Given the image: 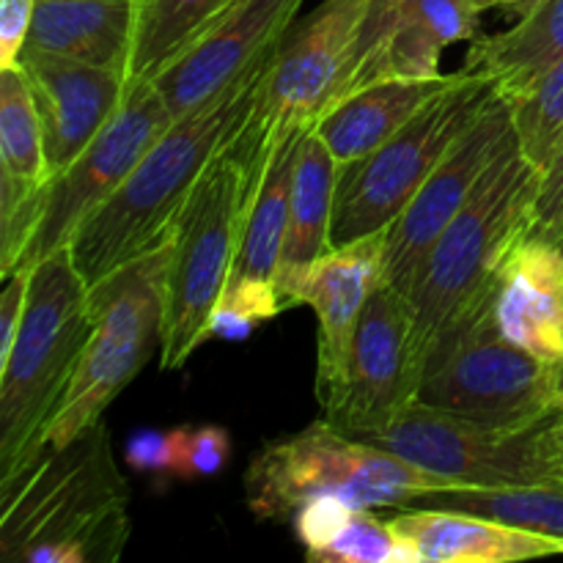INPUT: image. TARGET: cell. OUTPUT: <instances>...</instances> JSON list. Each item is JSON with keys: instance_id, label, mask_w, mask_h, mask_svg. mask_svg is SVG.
I'll return each instance as SVG.
<instances>
[{"instance_id": "obj_7", "label": "cell", "mask_w": 563, "mask_h": 563, "mask_svg": "<svg viewBox=\"0 0 563 563\" xmlns=\"http://www.w3.org/2000/svg\"><path fill=\"white\" fill-rule=\"evenodd\" d=\"M168 267L170 240L88 286L91 339L58 412L44 429L42 451L60 449L102 421L110 401L163 350Z\"/></svg>"}, {"instance_id": "obj_20", "label": "cell", "mask_w": 563, "mask_h": 563, "mask_svg": "<svg viewBox=\"0 0 563 563\" xmlns=\"http://www.w3.org/2000/svg\"><path fill=\"white\" fill-rule=\"evenodd\" d=\"M498 5L500 0H416L399 16L394 31L388 33L377 55L368 60L350 93L379 80L443 77L440 75L443 49L456 42L478 38V22H482L484 11L498 9Z\"/></svg>"}, {"instance_id": "obj_11", "label": "cell", "mask_w": 563, "mask_h": 563, "mask_svg": "<svg viewBox=\"0 0 563 563\" xmlns=\"http://www.w3.org/2000/svg\"><path fill=\"white\" fill-rule=\"evenodd\" d=\"M174 121V113L148 77H126L124 99L113 119L77 154L69 168L47 181L42 218L22 253L20 267H33L42 258L69 247L82 220L124 185L143 154Z\"/></svg>"}, {"instance_id": "obj_5", "label": "cell", "mask_w": 563, "mask_h": 563, "mask_svg": "<svg viewBox=\"0 0 563 563\" xmlns=\"http://www.w3.org/2000/svg\"><path fill=\"white\" fill-rule=\"evenodd\" d=\"M91 330L88 284L69 247L33 264L20 330L0 363V484L14 482L42 451Z\"/></svg>"}, {"instance_id": "obj_19", "label": "cell", "mask_w": 563, "mask_h": 563, "mask_svg": "<svg viewBox=\"0 0 563 563\" xmlns=\"http://www.w3.org/2000/svg\"><path fill=\"white\" fill-rule=\"evenodd\" d=\"M388 522L421 563H509L563 555L561 539L471 511L407 506Z\"/></svg>"}, {"instance_id": "obj_15", "label": "cell", "mask_w": 563, "mask_h": 563, "mask_svg": "<svg viewBox=\"0 0 563 563\" xmlns=\"http://www.w3.org/2000/svg\"><path fill=\"white\" fill-rule=\"evenodd\" d=\"M302 0H236L148 80L174 119L207 108L284 42Z\"/></svg>"}, {"instance_id": "obj_23", "label": "cell", "mask_w": 563, "mask_h": 563, "mask_svg": "<svg viewBox=\"0 0 563 563\" xmlns=\"http://www.w3.org/2000/svg\"><path fill=\"white\" fill-rule=\"evenodd\" d=\"M132 20V0H38L25 49L126 71Z\"/></svg>"}, {"instance_id": "obj_6", "label": "cell", "mask_w": 563, "mask_h": 563, "mask_svg": "<svg viewBox=\"0 0 563 563\" xmlns=\"http://www.w3.org/2000/svg\"><path fill=\"white\" fill-rule=\"evenodd\" d=\"M462 487L379 445L330 427L324 418L273 440L245 471V498L258 520H284L306 500L335 495L355 509H407L418 498Z\"/></svg>"}, {"instance_id": "obj_1", "label": "cell", "mask_w": 563, "mask_h": 563, "mask_svg": "<svg viewBox=\"0 0 563 563\" xmlns=\"http://www.w3.org/2000/svg\"><path fill=\"white\" fill-rule=\"evenodd\" d=\"M275 55L278 49L212 104L176 119L143 154L124 185L82 220L71 236L69 253L88 286L170 240L198 176L223 143L251 119Z\"/></svg>"}, {"instance_id": "obj_3", "label": "cell", "mask_w": 563, "mask_h": 563, "mask_svg": "<svg viewBox=\"0 0 563 563\" xmlns=\"http://www.w3.org/2000/svg\"><path fill=\"white\" fill-rule=\"evenodd\" d=\"M542 181L544 174L528 163L511 132L465 207L432 245L407 295L421 374L434 346L493 300L500 264L522 236L533 234Z\"/></svg>"}, {"instance_id": "obj_13", "label": "cell", "mask_w": 563, "mask_h": 563, "mask_svg": "<svg viewBox=\"0 0 563 563\" xmlns=\"http://www.w3.org/2000/svg\"><path fill=\"white\" fill-rule=\"evenodd\" d=\"M511 132H515L511 102L495 91L388 229L383 264L385 284L396 286L401 295H410L432 245L465 207L478 179L509 141Z\"/></svg>"}, {"instance_id": "obj_26", "label": "cell", "mask_w": 563, "mask_h": 563, "mask_svg": "<svg viewBox=\"0 0 563 563\" xmlns=\"http://www.w3.org/2000/svg\"><path fill=\"white\" fill-rule=\"evenodd\" d=\"M236 0H132V49L126 77H154L190 47Z\"/></svg>"}, {"instance_id": "obj_8", "label": "cell", "mask_w": 563, "mask_h": 563, "mask_svg": "<svg viewBox=\"0 0 563 563\" xmlns=\"http://www.w3.org/2000/svg\"><path fill=\"white\" fill-rule=\"evenodd\" d=\"M416 401L482 427H533L563 405V363L511 344L495 324L489 300L434 346Z\"/></svg>"}, {"instance_id": "obj_38", "label": "cell", "mask_w": 563, "mask_h": 563, "mask_svg": "<svg viewBox=\"0 0 563 563\" xmlns=\"http://www.w3.org/2000/svg\"><path fill=\"white\" fill-rule=\"evenodd\" d=\"M533 3H537V0H500V9H509L515 11L517 16H522Z\"/></svg>"}, {"instance_id": "obj_36", "label": "cell", "mask_w": 563, "mask_h": 563, "mask_svg": "<svg viewBox=\"0 0 563 563\" xmlns=\"http://www.w3.org/2000/svg\"><path fill=\"white\" fill-rule=\"evenodd\" d=\"M38 0H0V69L20 66Z\"/></svg>"}, {"instance_id": "obj_37", "label": "cell", "mask_w": 563, "mask_h": 563, "mask_svg": "<svg viewBox=\"0 0 563 563\" xmlns=\"http://www.w3.org/2000/svg\"><path fill=\"white\" fill-rule=\"evenodd\" d=\"M533 236H544V240H553L559 245L563 242V152L553 168L544 174Z\"/></svg>"}, {"instance_id": "obj_9", "label": "cell", "mask_w": 563, "mask_h": 563, "mask_svg": "<svg viewBox=\"0 0 563 563\" xmlns=\"http://www.w3.org/2000/svg\"><path fill=\"white\" fill-rule=\"evenodd\" d=\"M498 88L462 69L443 93L368 157L341 168L333 245L388 231Z\"/></svg>"}, {"instance_id": "obj_17", "label": "cell", "mask_w": 563, "mask_h": 563, "mask_svg": "<svg viewBox=\"0 0 563 563\" xmlns=\"http://www.w3.org/2000/svg\"><path fill=\"white\" fill-rule=\"evenodd\" d=\"M44 135L49 179L69 168L124 99L126 71L49 53L20 55Z\"/></svg>"}, {"instance_id": "obj_28", "label": "cell", "mask_w": 563, "mask_h": 563, "mask_svg": "<svg viewBox=\"0 0 563 563\" xmlns=\"http://www.w3.org/2000/svg\"><path fill=\"white\" fill-rule=\"evenodd\" d=\"M0 174L36 187L49 181L42 121L22 66L0 69Z\"/></svg>"}, {"instance_id": "obj_22", "label": "cell", "mask_w": 563, "mask_h": 563, "mask_svg": "<svg viewBox=\"0 0 563 563\" xmlns=\"http://www.w3.org/2000/svg\"><path fill=\"white\" fill-rule=\"evenodd\" d=\"M311 124L284 126L269 132L262 170L253 185L245 218H242L240 245L229 280H275L284 256L286 229H289V201L295 185L297 148Z\"/></svg>"}, {"instance_id": "obj_30", "label": "cell", "mask_w": 563, "mask_h": 563, "mask_svg": "<svg viewBox=\"0 0 563 563\" xmlns=\"http://www.w3.org/2000/svg\"><path fill=\"white\" fill-rule=\"evenodd\" d=\"M311 561L322 563H418L410 544L394 531L388 517L374 509H355L339 537Z\"/></svg>"}, {"instance_id": "obj_25", "label": "cell", "mask_w": 563, "mask_h": 563, "mask_svg": "<svg viewBox=\"0 0 563 563\" xmlns=\"http://www.w3.org/2000/svg\"><path fill=\"white\" fill-rule=\"evenodd\" d=\"M563 58V0H537L509 31L473 38L465 71L515 97L550 64Z\"/></svg>"}, {"instance_id": "obj_35", "label": "cell", "mask_w": 563, "mask_h": 563, "mask_svg": "<svg viewBox=\"0 0 563 563\" xmlns=\"http://www.w3.org/2000/svg\"><path fill=\"white\" fill-rule=\"evenodd\" d=\"M176 460H179L176 429H170V432L146 429V432H137L126 443V465L135 467L137 473H168V476H176Z\"/></svg>"}, {"instance_id": "obj_12", "label": "cell", "mask_w": 563, "mask_h": 563, "mask_svg": "<svg viewBox=\"0 0 563 563\" xmlns=\"http://www.w3.org/2000/svg\"><path fill=\"white\" fill-rule=\"evenodd\" d=\"M412 328L416 317L407 295L383 280L363 308L339 385L319 401L330 427L366 440L416 401L421 363Z\"/></svg>"}, {"instance_id": "obj_27", "label": "cell", "mask_w": 563, "mask_h": 563, "mask_svg": "<svg viewBox=\"0 0 563 563\" xmlns=\"http://www.w3.org/2000/svg\"><path fill=\"white\" fill-rule=\"evenodd\" d=\"M412 506L471 511L522 531L544 533L563 542V482L509 484V487H462L443 489L418 498Z\"/></svg>"}, {"instance_id": "obj_2", "label": "cell", "mask_w": 563, "mask_h": 563, "mask_svg": "<svg viewBox=\"0 0 563 563\" xmlns=\"http://www.w3.org/2000/svg\"><path fill=\"white\" fill-rule=\"evenodd\" d=\"M130 489L104 421L44 449L0 484V555L27 563H110L130 539Z\"/></svg>"}, {"instance_id": "obj_33", "label": "cell", "mask_w": 563, "mask_h": 563, "mask_svg": "<svg viewBox=\"0 0 563 563\" xmlns=\"http://www.w3.org/2000/svg\"><path fill=\"white\" fill-rule=\"evenodd\" d=\"M352 511H355V506H350L346 500L335 498V495H319V498L306 500L291 515L295 533L302 542V548H306L308 559H313L319 550H324L339 537V531L346 526Z\"/></svg>"}, {"instance_id": "obj_29", "label": "cell", "mask_w": 563, "mask_h": 563, "mask_svg": "<svg viewBox=\"0 0 563 563\" xmlns=\"http://www.w3.org/2000/svg\"><path fill=\"white\" fill-rule=\"evenodd\" d=\"M506 99L511 102L517 146L533 168L548 174L563 152V58Z\"/></svg>"}, {"instance_id": "obj_18", "label": "cell", "mask_w": 563, "mask_h": 563, "mask_svg": "<svg viewBox=\"0 0 563 563\" xmlns=\"http://www.w3.org/2000/svg\"><path fill=\"white\" fill-rule=\"evenodd\" d=\"M493 317L515 346L563 363V245L528 234L511 247L495 280Z\"/></svg>"}, {"instance_id": "obj_32", "label": "cell", "mask_w": 563, "mask_h": 563, "mask_svg": "<svg viewBox=\"0 0 563 563\" xmlns=\"http://www.w3.org/2000/svg\"><path fill=\"white\" fill-rule=\"evenodd\" d=\"M176 438H179L176 478H209L229 465L231 438L223 427L214 423L176 427Z\"/></svg>"}, {"instance_id": "obj_16", "label": "cell", "mask_w": 563, "mask_h": 563, "mask_svg": "<svg viewBox=\"0 0 563 563\" xmlns=\"http://www.w3.org/2000/svg\"><path fill=\"white\" fill-rule=\"evenodd\" d=\"M388 231L333 245L322 258L278 284L286 306H308L319 322L317 399L324 401L344 374L352 339L372 291L383 284Z\"/></svg>"}, {"instance_id": "obj_4", "label": "cell", "mask_w": 563, "mask_h": 563, "mask_svg": "<svg viewBox=\"0 0 563 563\" xmlns=\"http://www.w3.org/2000/svg\"><path fill=\"white\" fill-rule=\"evenodd\" d=\"M267 143V126L253 108L251 119L209 159L176 218L170 234L168 313L159 350L165 372L185 366L192 352L209 341V313L229 284L242 218Z\"/></svg>"}, {"instance_id": "obj_21", "label": "cell", "mask_w": 563, "mask_h": 563, "mask_svg": "<svg viewBox=\"0 0 563 563\" xmlns=\"http://www.w3.org/2000/svg\"><path fill=\"white\" fill-rule=\"evenodd\" d=\"M456 75H443L434 80L372 82L324 110L311 126L330 148L335 163L346 168L368 157L401 126L410 124L438 93H443L456 80Z\"/></svg>"}, {"instance_id": "obj_10", "label": "cell", "mask_w": 563, "mask_h": 563, "mask_svg": "<svg viewBox=\"0 0 563 563\" xmlns=\"http://www.w3.org/2000/svg\"><path fill=\"white\" fill-rule=\"evenodd\" d=\"M555 412L533 427L493 429L412 401L383 432L363 443L379 445L454 484H550L563 482Z\"/></svg>"}, {"instance_id": "obj_24", "label": "cell", "mask_w": 563, "mask_h": 563, "mask_svg": "<svg viewBox=\"0 0 563 563\" xmlns=\"http://www.w3.org/2000/svg\"><path fill=\"white\" fill-rule=\"evenodd\" d=\"M341 165L324 146L313 126H308L297 148L295 185L289 201V229H286L284 256H280V284L289 275L300 273L308 264L322 258L333 247V212L339 192Z\"/></svg>"}, {"instance_id": "obj_31", "label": "cell", "mask_w": 563, "mask_h": 563, "mask_svg": "<svg viewBox=\"0 0 563 563\" xmlns=\"http://www.w3.org/2000/svg\"><path fill=\"white\" fill-rule=\"evenodd\" d=\"M286 308L275 280H229L209 313L207 333L209 339L220 341H245L253 330L262 328Z\"/></svg>"}, {"instance_id": "obj_34", "label": "cell", "mask_w": 563, "mask_h": 563, "mask_svg": "<svg viewBox=\"0 0 563 563\" xmlns=\"http://www.w3.org/2000/svg\"><path fill=\"white\" fill-rule=\"evenodd\" d=\"M412 3H416V0H372V3H368L366 20H363L361 36H357V44H355V55H352L350 71H346V80H344V86H341V93L335 97V102L350 93V88L355 86V80L361 77V71L366 69L368 60L377 55V49L383 47V42L388 38V33L394 31V25L399 22V16L405 14ZM333 104H330V108H333Z\"/></svg>"}, {"instance_id": "obj_14", "label": "cell", "mask_w": 563, "mask_h": 563, "mask_svg": "<svg viewBox=\"0 0 563 563\" xmlns=\"http://www.w3.org/2000/svg\"><path fill=\"white\" fill-rule=\"evenodd\" d=\"M368 3L372 0H324L295 31H286L256 104L267 135L284 126L313 124L335 102Z\"/></svg>"}, {"instance_id": "obj_39", "label": "cell", "mask_w": 563, "mask_h": 563, "mask_svg": "<svg viewBox=\"0 0 563 563\" xmlns=\"http://www.w3.org/2000/svg\"><path fill=\"white\" fill-rule=\"evenodd\" d=\"M555 443H559V454L563 460V405H561V410L555 412Z\"/></svg>"}]
</instances>
